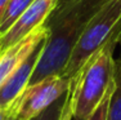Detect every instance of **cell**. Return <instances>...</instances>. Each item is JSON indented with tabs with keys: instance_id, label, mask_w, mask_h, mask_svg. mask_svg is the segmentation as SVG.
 Wrapping results in <instances>:
<instances>
[{
	"instance_id": "1",
	"label": "cell",
	"mask_w": 121,
	"mask_h": 120,
	"mask_svg": "<svg viewBox=\"0 0 121 120\" xmlns=\"http://www.w3.org/2000/svg\"><path fill=\"white\" fill-rule=\"evenodd\" d=\"M106 1L73 0L67 7L53 10L45 22L48 38L28 85L52 75H62L82 31Z\"/></svg>"
},
{
	"instance_id": "2",
	"label": "cell",
	"mask_w": 121,
	"mask_h": 120,
	"mask_svg": "<svg viewBox=\"0 0 121 120\" xmlns=\"http://www.w3.org/2000/svg\"><path fill=\"white\" fill-rule=\"evenodd\" d=\"M121 41V23L71 80L73 119L90 120L115 81V49Z\"/></svg>"
},
{
	"instance_id": "3",
	"label": "cell",
	"mask_w": 121,
	"mask_h": 120,
	"mask_svg": "<svg viewBox=\"0 0 121 120\" xmlns=\"http://www.w3.org/2000/svg\"><path fill=\"white\" fill-rule=\"evenodd\" d=\"M121 23V0H107L77 40L62 75L72 80L89 58L102 48Z\"/></svg>"
},
{
	"instance_id": "4",
	"label": "cell",
	"mask_w": 121,
	"mask_h": 120,
	"mask_svg": "<svg viewBox=\"0 0 121 120\" xmlns=\"http://www.w3.org/2000/svg\"><path fill=\"white\" fill-rule=\"evenodd\" d=\"M71 81L63 75H52L28 85L18 97L10 112L18 120H32L49 106L65 97L70 90Z\"/></svg>"
},
{
	"instance_id": "5",
	"label": "cell",
	"mask_w": 121,
	"mask_h": 120,
	"mask_svg": "<svg viewBox=\"0 0 121 120\" xmlns=\"http://www.w3.org/2000/svg\"><path fill=\"white\" fill-rule=\"evenodd\" d=\"M59 0H34L18 19L0 36V54L25 39L35 28L44 25L57 8Z\"/></svg>"
},
{
	"instance_id": "6",
	"label": "cell",
	"mask_w": 121,
	"mask_h": 120,
	"mask_svg": "<svg viewBox=\"0 0 121 120\" xmlns=\"http://www.w3.org/2000/svg\"><path fill=\"white\" fill-rule=\"evenodd\" d=\"M47 38L48 28L44 23L0 54V87Z\"/></svg>"
},
{
	"instance_id": "7",
	"label": "cell",
	"mask_w": 121,
	"mask_h": 120,
	"mask_svg": "<svg viewBox=\"0 0 121 120\" xmlns=\"http://www.w3.org/2000/svg\"><path fill=\"white\" fill-rule=\"evenodd\" d=\"M45 40L26 58V61L0 87V107L1 108L10 110L12 106L16 103V101L18 99V97L27 88L31 76H32L34 71H35L37 61H39L40 56H41Z\"/></svg>"
},
{
	"instance_id": "8",
	"label": "cell",
	"mask_w": 121,
	"mask_h": 120,
	"mask_svg": "<svg viewBox=\"0 0 121 120\" xmlns=\"http://www.w3.org/2000/svg\"><path fill=\"white\" fill-rule=\"evenodd\" d=\"M32 1L34 0H9L0 18V36L9 30V27L21 17V14Z\"/></svg>"
},
{
	"instance_id": "9",
	"label": "cell",
	"mask_w": 121,
	"mask_h": 120,
	"mask_svg": "<svg viewBox=\"0 0 121 120\" xmlns=\"http://www.w3.org/2000/svg\"><path fill=\"white\" fill-rule=\"evenodd\" d=\"M107 120H121V68H115V89L109 99Z\"/></svg>"
},
{
	"instance_id": "10",
	"label": "cell",
	"mask_w": 121,
	"mask_h": 120,
	"mask_svg": "<svg viewBox=\"0 0 121 120\" xmlns=\"http://www.w3.org/2000/svg\"><path fill=\"white\" fill-rule=\"evenodd\" d=\"M65 101H66V96L59 98L58 101H56L52 106H49L47 110L43 111L40 115H37L32 120H59L63 111V106H65Z\"/></svg>"
},
{
	"instance_id": "11",
	"label": "cell",
	"mask_w": 121,
	"mask_h": 120,
	"mask_svg": "<svg viewBox=\"0 0 121 120\" xmlns=\"http://www.w3.org/2000/svg\"><path fill=\"white\" fill-rule=\"evenodd\" d=\"M113 89H115V81L112 84V87L109 88V90L106 94L103 102L100 103V106L98 107V110L94 112V115L91 116L90 120H107V112H108V105H109V99H111V96L113 93Z\"/></svg>"
},
{
	"instance_id": "12",
	"label": "cell",
	"mask_w": 121,
	"mask_h": 120,
	"mask_svg": "<svg viewBox=\"0 0 121 120\" xmlns=\"http://www.w3.org/2000/svg\"><path fill=\"white\" fill-rule=\"evenodd\" d=\"M72 119H73V97L72 92L68 90L67 94H66L65 106H63V111L59 120H72Z\"/></svg>"
},
{
	"instance_id": "13",
	"label": "cell",
	"mask_w": 121,
	"mask_h": 120,
	"mask_svg": "<svg viewBox=\"0 0 121 120\" xmlns=\"http://www.w3.org/2000/svg\"><path fill=\"white\" fill-rule=\"evenodd\" d=\"M12 116L10 110H4V108L0 107V120H8Z\"/></svg>"
},
{
	"instance_id": "14",
	"label": "cell",
	"mask_w": 121,
	"mask_h": 120,
	"mask_svg": "<svg viewBox=\"0 0 121 120\" xmlns=\"http://www.w3.org/2000/svg\"><path fill=\"white\" fill-rule=\"evenodd\" d=\"M73 0H59L58 1V4H57V8L54 10H59V9H62V8H65V7H67L70 3H72Z\"/></svg>"
},
{
	"instance_id": "15",
	"label": "cell",
	"mask_w": 121,
	"mask_h": 120,
	"mask_svg": "<svg viewBox=\"0 0 121 120\" xmlns=\"http://www.w3.org/2000/svg\"><path fill=\"white\" fill-rule=\"evenodd\" d=\"M8 3H9V0H0V18H1L3 13H4V9L7 8Z\"/></svg>"
},
{
	"instance_id": "16",
	"label": "cell",
	"mask_w": 121,
	"mask_h": 120,
	"mask_svg": "<svg viewBox=\"0 0 121 120\" xmlns=\"http://www.w3.org/2000/svg\"><path fill=\"white\" fill-rule=\"evenodd\" d=\"M116 65H117V66H119V67L121 68V54H120V57H119V58L116 59Z\"/></svg>"
},
{
	"instance_id": "17",
	"label": "cell",
	"mask_w": 121,
	"mask_h": 120,
	"mask_svg": "<svg viewBox=\"0 0 121 120\" xmlns=\"http://www.w3.org/2000/svg\"><path fill=\"white\" fill-rule=\"evenodd\" d=\"M8 120H18V119H16V118H14V116L12 115V116H10V118H9V119H8Z\"/></svg>"
}]
</instances>
